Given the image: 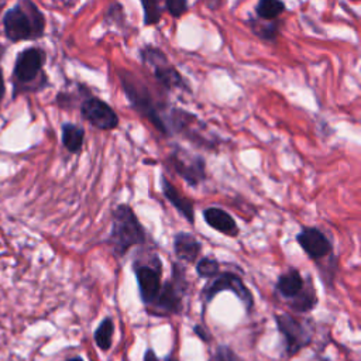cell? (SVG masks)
I'll list each match as a JSON object with an SVG mask.
<instances>
[{"label": "cell", "mask_w": 361, "mask_h": 361, "mask_svg": "<svg viewBox=\"0 0 361 361\" xmlns=\"http://www.w3.org/2000/svg\"><path fill=\"white\" fill-rule=\"evenodd\" d=\"M117 73L123 92L131 107L138 114L145 117L159 133L168 135L164 118L169 106L165 102L157 100L149 92L148 86L134 72L121 68L117 71Z\"/></svg>", "instance_id": "cell-1"}, {"label": "cell", "mask_w": 361, "mask_h": 361, "mask_svg": "<svg viewBox=\"0 0 361 361\" xmlns=\"http://www.w3.org/2000/svg\"><path fill=\"white\" fill-rule=\"evenodd\" d=\"M148 241L147 230L127 203L117 204L111 212V228L106 240L111 252L121 258L131 247L144 245Z\"/></svg>", "instance_id": "cell-2"}, {"label": "cell", "mask_w": 361, "mask_h": 361, "mask_svg": "<svg viewBox=\"0 0 361 361\" xmlns=\"http://www.w3.org/2000/svg\"><path fill=\"white\" fill-rule=\"evenodd\" d=\"M3 24L11 41L35 39L44 34L45 17L32 1H21L6 13Z\"/></svg>", "instance_id": "cell-3"}, {"label": "cell", "mask_w": 361, "mask_h": 361, "mask_svg": "<svg viewBox=\"0 0 361 361\" xmlns=\"http://www.w3.org/2000/svg\"><path fill=\"white\" fill-rule=\"evenodd\" d=\"M275 293L286 300L290 310L296 313H306L317 305V293L312 279L302 276L296 268H289L281 274L275 282Z\"/></svg>", "instance_id": "cell-4"}, {"label": "cell", "mask_w": 361, "mask_h": 361, "mask_svg": "<svg viewBox=\"0 0 361 361\" xmlns=\"http://www.w3.org/2000/svg\"><path fill=\"white\" fill-rule=\"evenodd\" d=\"M164 121L168 130V135L179 134L199 148L216 149L220 144V138L216 137V134H210L203 121H200L193 113H189L183 109L169 107Z\"/></svg>", "instance_id": "cell-5"}, {"label": "cell", "mask_w": 361, "mask_h": 361, "mask_svg": "<svg viewBox=\"0 0 361 361\" xmlns=\"http://www.w3.org/2000/svg\"><path fill=\"white\" fill-rule=\"evenodd\" d=\"M188 289L189 282L185 267L178 262H172V275L168 281L162 282L161 290L155 302L148 307V312L159 317L179 314L182 312V302Z\"/></svg>", "instance_id": "cell-6"}, {"label": "cell", "mask_w": 361, "mask_h": 361, "mask_svg": "<svg viewBox=\"0 0 361 361\" xmlns=\"http://www.w3.org/2000/svg\"><path fill=\"white\" fill-rule=\"evenodd\" d=\"M140 59L145 66L152 69L154 78L164 90L180 89L190 92L189 83L180 75V72L168 61V56L152 44H145L140 49Z\"/></svg>", "instance_id": "cell-7"}, {"label": "cell", "mask_w": 361, "mask_h": 361, "mask_svg": "<svg viewBox=\"0 0 361 361\" xmlns=\"http://www.w3.org/2000/svg\"><path fill=\"white\" fill-rule=\"evenodd\" d=\"M141 302L149 307L162 286V262L158 255L148 254L145 259H137L133 265Z\"/></svg>", "instance_id": "cell-8"}, {"label": "cell", "mask_w": 361, "mask_h": 361, "mask_svg": "<svg viewBox=\"0 0 361 361\" xmlns=\"http://www.w3.org/2000/svg\"><path fill=\"white\" fill-rule=\"evenodd\" d=\"M224 290L233 292L241 300L247 312L254 307V296L248 286L244 283L241 275L233 271H220L214 278L209 279V282L202 289L203 309L213 300L216 295Z\"/></svg>", "instance_id": "cell-9"}, {"label": "cell", "mask_w": 361, "mask_h": 361, "mask_svg": "<svg viewBox=\"0 0 361 361\" xmlns=\"http://www.w3.org/2000/svg\"><path fill=\"white\" fill-rule=\"evenodd\" d=\"M169 166L192 188L199 186L206 179V161L202 155L193 154L179 145H172L168 155Z\"/></svg>", "instance_id": "cell-10"}, {"label": "cell", "mask_w": 361, "mask_h": 361, "mask_svg": "<svg viewBox=\"0 0 361 361\" xmlns=\"http://www.w3.org/2000/svg\"><path fill=\"white\" fill-rule=\"evenodd\" d=\"M275 322L279 333L283 336L285 348L289 355H295L312 341V330L292 314H275Z\"/></svg>", "instance_id": "cell-11"}, {"label": "cell", "mask_w": 361, "mask_h": 361, "mask_svg": "<svg viewBox=\"0 0 361 361\" xmlns=\"http://www.w3.org/2000/svg\"><path fill=\"white\" fill-rule=\"evenodd\" d=\"M79 110L82 118L99 130L110 131L118 127L120 118L114 109L97 96L86 97L80 103Z\"/></svg>", "instance_id": "cell-12"}, {"label": "cell", "mask_w": 361, "mask_h": 361, "mask_svg": "<svg viewBox=\"0 0 361 361\" xmlns=\"http://www.w3.org/2000/svg\"><path fill=\"white\" fill-rule=\"evenodd\" d=\"M296 243L300 245L303 252L314 262H320L326 258L329 259L334 257L330 237L319 227L303 226L296 234Z\"/></svg>", "instance_id": "cell-13"}, {"label": "cell", "mask_w": 361, "mask_h": 361, "mask_svg": "<svg viewBox=\"0 0 361 361\" xmlns=\"http://www.w3.org/2000/svg\"><path fill=\"white\" fill-rule=\"evenodd\" d=\"M45 63V52L41 48H27L18 54L14 65V79L20 85H31L41 78H45L42 66ZM45 83V80H41Z\"/></svg>", "instance_id": "cell-14"}, {"label": "cell", "mask_w": 361, "mask_h": 361, "mask_svg": "<svg viewBox=\"0 0 361 361\" xmlns=\"http://www.w3.org/2000/svg\"><path fill=\"white\" fill-rule=\"evenodd\" d=\"M159 185H161V192L165 196V199L178 210L179 214H182V217L189 223V224H195V207H193V202L189 200L188 197H185L169 180L168 178L161 173L159 176Z\"/></svg>", "instance_id": "cell-15"}, {"label": "cell", "mask_w": 361, "mask_h": 361, "mask_svg": "<svg viewBox=\"0 0 361 361\" xmlns=\"http://www.w3.org/2000/svg\"><path fill=\"white\" fill-rule=\"evenodd\" d=\"M202 214H203V220L206 221V224L210 228H213L221 234H226L231 238L238 237L240 228H238L234 217L224 209L217 207V206H210V207H206Z\"/></svg>", "instance_id": "cell-16"}, {"label": "cell", "mask_w": 361, "mask_h": 361, "mask_svg": "<svg viewBox=\"0 0 361 361\" xmlns=\"http://www.w3.org/2000/svg\"><path fill=\"white\" fill-rule=\"evenodd\" d=\"M202 248V243L192 233L179 231L173 235V252L180 262L196 264Z\"/></svg>", "instance_id": "cell-17"}, {"label": "cell", "mask_w": 361, "mask_h": 361, "mask_svg": "<svg viewBox=\"0 0 361 361\" xmlns=\"http://www.w3.org/2000/svg\"><path fill=\"white\" fill-rule=\"evenodd\" d=\"M85 142L83 127L73 123L62 124V144L71 154H79Z\"/></svg>", "instance_id": "cell-18"}, {"label": "cell", "mask_w": 361, "mask_h": 361, "mask_svg": "<svg viewBox=\"0 0 361 361\" xmlns=\"http://www.w3.org/2000/svg\"><path fill=\"white\" fill-rule=\"evenodd\" d=\"M247 25L250 27L251 32L258 37L262 41L267 42H274L278 35H279V30H281V21L275 20V21H262L258 18H248Z\"/></svg>", "instance_id": "cell-19"}, {"label": "cell", "mask_w": 361, "mask_h": 361, "mask_svg": "<svg viewBox=\"0 0 361 361\" xmlns=\"http://www.w3.org/2000/svg\"><path fill=\"white\" fill-rule=\"evenodd\" d=\"M285 10V3L279 0H259L254 8L255 18L262 21H275Z\"/></svg>", "instance_id": "cell-20"}, {"label": "cell", "mask_w": 361, "mask_h": 361, "mask_svg": "<svg viewBox=\"0 0 361 361\" xmlns=\"http://www.w3.org/2000/svg\"><path fill=\"white\" fill-rule=\"evenodd\" d=\"M113 331H114V324H113V320L111 317H104L97 329L94 330V334H93V338H94V343L96 345L103 350V351H107L110 347H111V338H113Z\"/></svg>", "instance_id": "cell-21"}, {"label": "cell", "mask_w": 361, "mask_h": 361, "mask_svg": "<svg viewBox=\"0 0 361 361\" xmlns=\"http://www.w3.org/2000/svg\"><path fill=\"white\" fill-rule=\"evenodd\" d=\"M221 271V264L219 262V259L216 257L212 255H206L202 257L196 261V274L200 278L204 279H212L214 278L219 272Z\"/></svg>", "instance_id": "cell-22"}, {"label": "cell", "mask_w": 361, "mask_h": 361, "mask_svg": "<svg viewBox=\"0 0 361 361\" xmlns=\"http://www.w3.org/2000/svg\"><path fill=\"white\" fill-rule=\"evenodd\" d=\"M140 4L142 7V10H144V20H142V23H144L145 27L154 25V24H157L161 20L164 7L158 1L142 0Z\"/></svg>", "instance_id": "cell-23"}, {"label": "cell", "mask_w": 361, "mask_h": 361, "mask_svg": "<svg viewBox=\"0 0 361 361\" xmlns=\"http://www.w3.org/2000/svg\"><path fill=\"white\" fill-rule=\"evenodd\" d=\"M104 24H114L120 28L126 25V14L124 8L120 3H111L104 13Z\"/></svg>", "instance_id": "cell-24"}, {"label": "cell", "mask_w": 361, "mask_h": 361, "mask_svg": "<svg viewBox=\"0 0 361 361\" xmlns=\"http://www.w3.org/2000/svg\"><path fill=\"white\" fill-rule=\"evenodd\" d=\"M162 7L173 18H179L189 10V3L186 0H166Z\"/></svg>", "instance_id": "cell-25"}, {"label": "cell", "mask_w": 361, "mask_h": 361, "mask_svg": "<svg viewBox=\"0 0 361 361\" xmlns=\"http://www.w3.org/2000/svg\"><path fill=\"white\" fill-rule=\"evenodd\" d=\"M214 361H243V360L230 347L219 345Z\"/></svg>", "instance_id": "cell-26"}, {"label": "cell", "mask_w": 361, "mask_h": 361, "mask_svg": "<svg viewBox=\"0 0 361 361\" xmlns=\"http://www.w3.org/2000/svg\"><path fill=\"white\" fill-rule=\"evenodd\" d=\"M193 331L203 340V341H210V336L207 334V331H206V329L204 327H202L200 324H195V327H193Z\"/></svg>", "instance_id": "cell-27"}, {"label": "cell", "mask_w": 361, "mask_h": 361, "mask_svg": "<svg viewBox=\"0 0 361 361\" xmlns=\"http://www.w3.org/2000/svg\"><path fill=\"white\" fill-rule=\"evenodd\" d=\"M144 361H159V360H158L155 351L152 348H148L144 354Z\"/></svg>", "instance_id": "cell-28"}, {"label": "cell", "mask_w": 361, "mask_h": 361, "mask_svg": "<svg viewBox=\"0 0 361 361\" xmlns=\"http://www.w3.org/2000/svg\"><path fill=\"white\" fill-rule=\"evenodd\" d=\"M3 94H4V83H3V76H1V71H0V102H1Z\"/></svg>", "instance_id": "cell-29"}, {"label": "cell", "mask_w": 361, "mask_h": 361, "mask_svg": "<svg viewBox=\"0 0 361 361\" xmlns=\"http://www.w3.org/2000/svg\"><path fill=\"white\" fill-rule=\"evenodd\" d=\"M165 361H178V360H176V357H173L172 354H168V355L165 357Z\"/></svg>", "instance_id": "cell-30"}, {"label": "cell", "mask_w": 361, "mask_h": 361, "mask_svg": "<svg viewBox=\"0 0 361 361\" xmlns=\"http://www.w3.org/2000/svg\"><path fill=\"white\" fill-rule=\"evenodd\" d=\"M66 361H83V358L82 357H73V358H69Z\"/></svg>", "instance_id": "cell-31"}]
</instances>
